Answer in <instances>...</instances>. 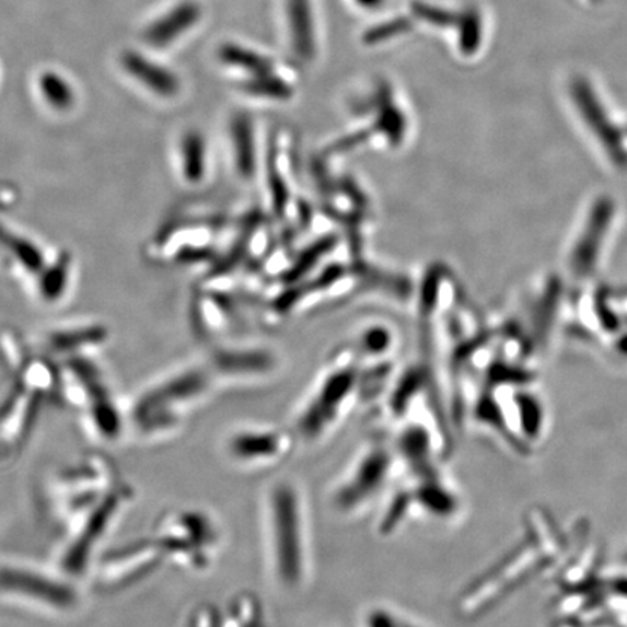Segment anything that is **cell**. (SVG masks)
<instances>
[{"label": "cell", "mask_w": 627, "mask_h": 627, "mask_svg": "<svg viewBox=\"0 0 627 627\" xmlns=\"http://www.w3.org/2000/svg\"><path fill=\"white\" fill-rule=\"evenodd\" d=\"M266 545L270 572L283 590L295 591L311 572L310 515L300 484L282 478L265 496Z\"/></svg>", "instance_id": "obj_1"}, {"label": "cell", "mask_w": 627, "mask_h": 627, "mask_svg": "<svg viewBox=\"0 0 627 627\" xmlns=\"http://www.w3.org/2000/svg\"><path fill=\"white\" fill-rule=\"evenodd\" d=\"M399 464L393 443L364 444L330 492V504L341 515H358L388 491Z\"/></svg>", "instance_id": "obj_2"}, {"label": "cell", "mask_w": 627, "mask_h": 627, "mask_svg": "<svg viewBox=\"0 0 627 627\" xmlns=\"http://www.w3.org/2000/svg\"><path fill=\"white\" fill-rule=\"evenodd\" d=\"M221 527L208 511L182 509L164 514L155 526L154 539L164 558L190 571L211 567L220 550Z\"/></svg>", "instance_id": "obj_3"}, {"label": "cell", "mask_w": 627, "mask_h": 627, "mask_svg": "<svg viewBox=\"0 0 627 627\" xmlns=\"http://www.w3.org/2000/svg\"><path fill=\"white\" fill-rule=\"evenodd\" d=\"M208 388V373L190 369L150 390L132 408L137 433L146 438L172 433L181 425L186 408L198 402Z\"/></svg>", "instance_id": "obj_4"}, {"label": "cell", "mask_w": 627, "mask_h": 627, "mask_svg": "<svg viewBox=\"0 0 627 627\" xmlns=\"http://www.w3.org/2000/svg\"><path fill=\"white\" fill-rule=\"evenodd\" d=\"M128 500L130 489L119 486L105 494L95 504L68 518L69 535L60 555L61 571L69 576H79L84 571L96 545L104 539Z\"/></svg>", "instance_id": "obj_5"}, {"label": "cell", "mask_w": 627, "mask_h": 627, "mask_svg": "<svg viewBox=\"0 0 627 627\" xmlns=\"http://www.w3.org/2000/svg\"><path fill=\"white\" fill-rule=\"evenodd\" d=\"M356 380L351 371L335 372L324 380L317 393L298 411L292 430L302 442H322L336 431L348 415Z\"/></svg>", "instance_id": "obj_6"}, {"label": "cell", "mask_w": 627, "mask_h": 627, "mask_svg": "<svg viewBox=\"0 0 627 627\" xmlns=\"http://www.w3.org/2000/svg\"><path fill=\"white\" fill-rule=\"evenodd\" d=\"M0 594L56 613H69L79 606V594L73 584L24 565L0 567Z\"/></svg>", "instance_id": "obj_7"}, {"label": "cell", "mask_w": 627, "mask_h": 627, "mask_svg": "<svg viewBox=\"0 0 627 627\" xmlns=\"http://www.w3.org/2000/svg\"><path fill=\"white\" fill-rule=\"evenodd\" d=\"M298 440L292 429L244 427L227 436L224 451L231 462L243 468H272L292 456Z\"/></svg>", "instance_id": "obj_8"}, {"label": "cell", "mask_w": 627, "mask_h": 627, "mask_svg": "<svg viewBox=\"0 0 627 627\" xmlns=\"http://www.w3.org/2000/svg\"><path fill=\"white\" fill-rule=\"evenodd\" d=\"M164 554L158 542L141 539L111 550L101 560L96 569L97 587L104 591H119L137 584L150 576L160 564Z\"/></svg>", "instance_id": "obj_9"}, {"label": "cell", "mask_w": 627, "mask_h": 627, "mask_svg": "<svg viewBox=\"0 0 627 627\" xmlns=\"http://www.w3.org/2000/svg\"><path fill=\"white\" fill-rule=\"evenodd\" d=\"M413 502V518L451 523L464 511V500L460 491L444 478L443 473L427 477L408 478Z\"/></svg>", "instance_id": "obj_10"}, {"label": "cell", "mask_w": 627, "mask_h": 627, "mask_svg": "<svg viewBox=\"0 0 627 627\" xmlns=\"http://www.w3.org/2000/svg\"><path fill=\"white\" fill-rule=\"evenodd\" d=\"M42 398V393L31 388L22 380L9 395L0 408V444L7 451L13 452L20 449L28 439L35 418L38 416Z\"/></svg>", "instance_id": "obj_11"}, {"label": "cell", "mask_w": 627, "mask_h": 627, "mask_svg": "<svg viewBox=\"0 0 627 627\" xmlns=\"http://www.w3.org/2000/svg\"><path fill=\"white\" fill-rule=\"evenodd\" d=\"M571 93L578 111H580L582 118L589 124L591 130H595V135L600 139H604L603 142H607L608 150L616 159L620 158L619 136L616 135L611 119L604 113L603 106L600 104L599 97L595 95L594 89L591 88L589 80L584 78L572 80Z\"/></svg>", "instance_id": "obj_12"}, {"label": "cell", "mask_w": 627, "mask_h": 627, "mask_svg": "<svg viewBox=\"0 0 627 627\" xmlns=\"http://www.w3.org/2000/svg\"><path fill=\"white\" fill-rule=\"evenodd\" d=\"M201 18V8L195 2L181 3L167 15L160 18L146 30L144 39L151 46L163 48L193 28Z\"/></svg>", "instance_id": "obj_13"}, {"label": "cell", "mask_w": 627, "mask_h": 627, "mask_svg": "<svg viewBox=\"0 0 627 627\" xmlns=\"http://www.w3.org/2000/svg\"><path fill=\"white\" fill-rule=\"evenodd\" d=\"M123 66L130 73L137 82L155 95L162 97H173L177 95L181 89L179 79L172 71L162 68V66L147 60L144 56L137 55V53H126L123 56Z\"/></svg>", "instance_id": "obj_14"}, {"label": "cell", "mask_w": 627, "mask_h": 627, "mask_svg": "<svg viewBox=\"0 0 627 627\" xmlns=\"http://www.w3.org/2000/svg\"><path fill=\"white\" fill-rule=\"evenodd\" d=\"M288 13L293 50L302 59H311L314 55V31L310 0H288Z\"/></svg>", "instance_id": "obj_15"}, {"label": "cell", "mask_w": 627, "mask_h": 627, "mask_svg": "<svg viewBox=\"0 0 627 627\" xmlns=\"http://www.w3.org/2000/svg\"><path fill=\"white\" fill-rule=\"evenodd\" d=\"M182 176L190 185L201 184L207 173V147L197 131L186 132L181 141Z\"/></svg>", "instance_id": "obj_16"}, {"label": "cell", "mask_w": 627, "mask_h": 627, "mask_svg": "<svg viewBox=\"0 0 627 627\" xmlns=\"http://www.w3.org/2000/svg\"><path fill=\"white\" fill-rule=\"evenodd\" d=\"M89 426L102 439H117L123 431V417L117 406L105 395L88 407Z\"/></svg>", "instance_id": "obj_17"}, {"label": "cell", "mask_w": 627, "mask_h": 627, "mask_svg": "<svg viewBox=\"0 0 627 627\" xmlns=\"http://www.w3.org/2000/svg\"><path fill=\"white\" fill-rule=\"evenodd\" d=\"M608 208L606 206L600 207L597 216L591 218L589 227H587L584 237L578 243L576 253H573V265L578 272H585L593 264L595 253L599 251V240L603 237L604 231L607 227Z\"/></svg>", "instance_id": "obj_18"}, {"label": "cell", "mask_w": 627, "mask_h": 627, "mask_svg": "<svg viewBox=\"0 0 627 627\" xmlns=\"http://www.w3.org/2000/svg\"><path fill=\"white\" fill-rule=\"evenodd\" d=\"M0 247L11 253L18 262L30 272L38 274L44 269L43 253L30 240L11 233L0 224Z\"/></svg>", "instance_id": "obj_19"}, {"label": "cell", "mask_w": 627, "mask_h": 627, "mask_svg": "<svg viewBox=\"0 0 627 627\" xmlns=\"http://www.w3.org/2000/svg\"><path fill=\"white\" fill-rule=\"evenodd\" d=\"M106 339L104 327L74 328V330L57 332L53 335L50 344L57 351H70L84 348V346H95Z\"/></svg>", "instance_id": "obj_20"}, {"label": "cell", "mask_w": 627, "mask_h": 627, "mask_svg": "<svg viewBox=\"0 0 627 627\" xmlns=\"http://www.w3.org/2000/svg\"><path fill=\"white\" fill-rule=\"evenodd\" d=\"M360 627H429L384 604H375L363 613Z\"/></svg>", "instance_id": "obj_21"}, {"label": "cell", "mask_w": 627, "mask_h": 627, "mask_svg": "<svg viewBox=\"0 0 627 627\" xmlns=\"http://www.w3.org/2000/svg\"><path fill=\"white\" fill-rule=\"evenodd\" d=\"M39 89L47 104L57 111H68L74 104V92L61 76L44 73L39 79Z\"/></svg>", "instance_id": "obj_22"}, {"label": "cell", "mask_w": 627, "mask_h": 627, "mask_svg": "<svg viewBox=\"0 0 627 627\" xmlns=\"http://www.w3.org/2000/svg\"><path fill=\"white\" fill-rule=\"evenodd\" d=\"M221 60L227 65L251 71L255 76L272 73V63L265 57L239 46H225L220 51Z\"/></svg>", "instance_id": "obj_23"}, {"label": "cell", "mask_w": 627, "mask_h": 627, "mask_svg": "<svg viewBox=\"0 0 627 627\" xmlns=\"http://www.w3.org/2000/svg\"><path fill=\"white\" fill-rule=\"evenodd\" d=\"M43 270L42 282H39L42 291L39 292L47 301H56L57 298L63 295L66 287H68L70 275L69 256L60 257L55 265L48 266V268Z\"/></svg>", "instance_id": "obj_24"}, {"label": "cell", "mask_w": 627, "mask_h": 627, "mask_svg": "<svg viewBox=\"0 0 627 627\" xmlns=\"http://www.w3.org/2000/svg\"><path fill=\"white\" fill-rule=\"evenodd\" d=\"M456 28L460 31L461 51L464 55H474L483 38V21L479 12L468 9L465 13H461V21Z\"/></svg>", "instance_id": "obj_25"}, {"label": "cell", "mask_w": 627, "mask_h": 627, "mask_svg": "<svg viewBox=\"0 0 627 627\" xmlns=\"http://www.w3.org/2000/svg\"><path fill=\"white\" fill-rule=\"evenodd\" d=\"M235 151H237V166L243 173L252 169V131L246 118L235 119L233 126Z\"/></svg>", "instance_id": "obj_26"}, {"label": "cell", "mask_w": 627, "mask_h": 627, "mask_svg": "<svg viewBox=\"0 0 627 627\" xmlns=\"http://www.w3.org/2000/svg\"><path fill=\"white\" fill-rule=\"evenodd\" d=\"M411 8L415 15L420 18V20L429 22L431 25L443 26V28H448V26H457L461 21V15H457V13L433 7V4L415 2Z\"/></svg>", "instance_id": "obj_27"}, {"label": "cell", "mask_w": 627, "mask_h": 627, "mask_svg": "<svg viewBox=\"0 0 627 627\" xmlns=\"http://www.w3.org/2000/svg\"><path fill=\"white\" fill-rule=\"evenodd\" d=\"M411 28L413 24L410 20L404 16L395 18V20H391L385 22V24L373 26V28L369 30L368 33L364 34V43L378 44L388 42V39L397 37L399 34L408 33Z\"/></svg>", "instance_id": "obj_28"}, {"label": "cell", "mask_w": 627, "mask_h": 627, "mask_svg": "<svg viewBox=\"0 0 627 627\" xmlns=\"http://www.w3.org/2000/svg\"><path fill=\"white\" fill-rule=\"evenodd\" d=\"M246 91L253 93V95H265V96H288L289 88L282 82V80L275 78L272 73L256 76L255 79L246 83Z\"/></svg>", "instance_id": "obj_29"}, {"label": "cell", "mask_w": 627, "mask_h": 627, "mask_svg": "<svg viewBox=\"0 0 627 627\" xmlns=\"http://www.w3.org/2000/svg\"><path fill=\"white\" fill-rule=\"evenodd\" d=\"M189 627H224V613L213 604H201L190 613Z\"/></svg>", "instance_id": "obj_30"}, {"label": "cell", "mask_w": 627, "mask_h": 627, "mask_svg": "<svg viewBox=\"0 0 627 627\" xmlns=\"http://www.w3.org/2000/svg\"><path fill=\"white\" fill-rule=\"evenodd\" d=\"M384 0H358V3L363 4L367 8H376L378 4H381Z\"/></svg>", "instance_id": "obj_31"}, {"label": "cell", "mask_w": 627, "mask_h": 627, "mask_svg": "<svg viewBox=\"0 0 627 627\" xmlns=\"http://www.w3.org/2000/svg\"><path fill=\"white\" fill-rule=\"evenodd\" d=\"M590 3H602L603 0H589Z\"/></svg>", "instance_id": "obj_32"}]
</instances>
